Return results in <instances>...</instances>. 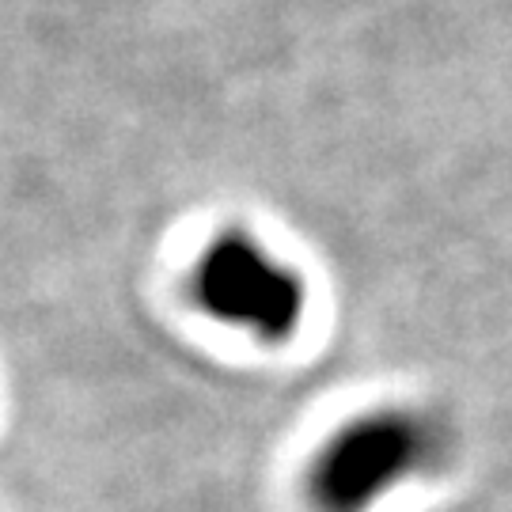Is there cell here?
I'll return each instance as SVG.
<instances>
[{"instance_id":"1","label":"cell","mask_w":512,"mask_h":512,"mask_svg":"<svg viewBox=\"0 0 512 512\" xmlns=\"http://www.w3.org/2000/svg\"><path fill=\"white\" fill-rule=\"evenodd\" d=\"M448 425L418 406H372L330 433L304 471L315 512H372L384 497L444 467Z\"/></svg>"},{"instance_id":"2","label":"cell","mask_w":512,"mask_h":512,"mask_svg":"<svg viewBox=\"0 0 512 512\" xmlns=\"http://www.w3.org/2000/svg\"><path fill=\"white\" fill-rule=\"evenodd\" d=\"M190 300L213 323L262 346L289 342L308 311V285L293 262L247 228H224L190 266Z\"/></svg>"}]
</instances>
